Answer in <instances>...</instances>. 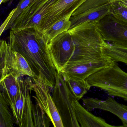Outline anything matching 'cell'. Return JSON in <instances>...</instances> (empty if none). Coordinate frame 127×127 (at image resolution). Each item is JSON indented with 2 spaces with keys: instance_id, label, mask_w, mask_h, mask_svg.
I'll return each instance as SVG.
<instances>
[{
  "instance_id": "obj_1",
  "label": "cell",
  "mask_w": 127,
  "mask_h": 127,
  "mask_svg": "<svg viewBox=\"0 0 127 127\" xmlns=\"http://www.w3.org/2000/svg\"><path fill=\"white\" fill-rule=\"evenodd\" d=\"M48 43L44 33L36 28L10 31L9 44L12 50L24 57L36 78L53 88L57 71L51 57Z\"/></svg>"
},
{
  "instance_id": "obj_2",
  "label": "cell",
  "mask_w": 127,
  "mask_h": 127,
  "mask_svg": "<svg viewBox=\"0 0 127 127\" xmlns=\"http://www.w3.org/2000/svg\"><path fill=\"white\" fill-rule=\"evenodd\" d=\"M91 87L99 88L110 96L127 101V73L114 62L86 80Z\"/></svg>"
},
{
  "instance_id": "obj_3",
  "label": "cell",
  "mask_w": 127,
  "mask_h": 127,
  "mask_svg": "<svg viewBox=\"0 0 127 127\" xmlns=\"http://www.w3.org/2000/svg\"><path fill=\"white\" fill-rule=\"evenodd\" d=\"M52 97L64 127H81L72 104L76 99L68 87L61 72L57 71Z\"/></svg>"
},
{
  "instance_id": "obj_4",
  "label": "cell",
  "mask_w": 127,
  "mask_h": 127,
  "mask_svg": "<svg viewBox=\"0 0 127 127\" xmlns=\"http://www.w3.org/2000/svg\"><path fill=\"white\" fill-rule=\"evenodd\" d=\"M33 83L30 77L24 79L23 85L13 107L11 109L15 123L20 127H33V103L31 97Z\"/></svg>"
},
{
  "instance_id": "obj_5",
  "label": "cell",
  "mask_w": 127,
  "mask_h": 127,
  "mask_svg": "<svg viewBox=\"0 0 127 127\" xmlns=\"http://www.w3.org/2000/svg\"><path fill=\"white\" fill-rule=\"evenodd\" d=\"M48 48L57 71L62 72L74 51V44L69 31H64L54 38L48 43Z\"/></svg>"
},
{
  "instance_id": "obj_6",
  "label": "cell",
  "mask_w": 127,
  "mask_h": 127,
  "mask_svg": "<svg viewBox=\"0 0 127 127\" xmlns=\"http://www.w3.org/2000/svg\"><path fill=\"white\" fill-rule=\"evenodd\" d=\"M58 0H35L25 8L13 22L10 30L35 27L39 25L47 10Z\"/></svg>"
},
{
  "instance_id": "obj_7",
  "label": "cell",
  "mask_w": 127,
  "mask_h": 127,
  "mask_svg": "<svg viewBox=\"0 0 127 127\" xmlns=\"http://www.w3.org/2000/svg\"><path fill=\"white\" fill-rule=\"evenodd\" d=\"M97 28L104 40L127 48V24L108 15L97 22Z\"/></svg>"
},
{
  "instance_id": "obj_8",
  "label": "cell",
  "mask_w": 127,
  "mask_h": 127,
  "mask_svg": "<svg viewBox=\"0 0 127 127\" xmlns=\"http://www.w3.org/2000/svg\"><path fill=\"white\" fill-rule=\"evenodd\" d=\"M31 78L33 83L32 91L35 94L32 97L35 100L36 103L47 115L54 127H64L61 118L51 95L50 87L36 78Z\"/></svg>"
},
{
  "instance_id": "obj_9",
  "label": "cell",
  "mask_w": 127,
  "mask_h": 127,
  "mask_svg": "<svg viewBox=\"0 0 127 127\" xmlns=\"http://www.w3.org/2000/svg\"><path fill=\"white\" fill-rule=\"evenodd\" d=\"M86 0H58L47 10L41 21L38 30L43 32L59 20L71 16Z\"/></svg>"
},
{
  "instance_id": "obj_10",
  "label": "cell",
  "mask_w": 127,
  "mask_h": 127,
  "mask_svg": "<svg viewBox=\"0 0 127 127\" xmlns=\"http://www.w3.org/2000/svg\"><path fill=\"white\" fill-rule=\"evenodd\" d=\"M111 2L82 9L77 8L70 16L69 30L86 22H98L105 16L111 15Z\"/></svg>"
},
{
  "instance_id": "obj_11",
  "label": "cell",
  "mask_w": 127,
  "mask_h": 127,
  "mask_svg": "<svg viewBox=\"0 0 127 127\" xmlns=\"http://www.w3.org/2000/svg\"><path fill=\"white\" fill-rule=\"evenodd\" d=\"M83 106L87 110L95 109L109 112L118 117L122 122L121 127H127V106L117 102L114 98L109 97L104 100L97 98H83Z\"/></svg>"
},
{
  "instance_id": "obj_12",
  "label": "cell",
  "mask_w": 127,
  "mask_h": 127,
  "mask_svg": "<svg viewBox=\"0 0 127 127\" xmlns=\"http://www.w3.org/2000/svg\"><path fill=\"white\" fill-rule=\"evenodd\" d=\"M15 51L5 40H0V81L5 77L14 74L22 77L18 70Z\"/></svg>"
},
{
  "instance_id": "obj_13",
  "label": "cell",
  "mask_w": 127,
  "mask_h": 127,
  "mask_svg": "<svg viewBox=\"0 0 127 127\" xmlns=\"http://www.w3.org/2000/svg\"><path fill=\"white\" fill-rule=\"evenodd\" d=\"M24 81L22 77L10 74L0 81V92L10 109L16 101Z\"/></svg>"
},
{
  "instance_id": "obj_14",
  "label": "cell",
  "mask_w": 127,
  "mask_h": 127,
  "mask_svg": "<svg viewBox=\"0 0 127 127\" xmlns=\"http://www.w3.org/2000/svg\"><path fill=\"white\" fill-rule=\"evenodd\" d=\"M113 62H96L80 64L64 69L61 73L64 78L86 80L93 74L110 65Z\"/></svg>"
},
{
  "instance_id": "obj_15",
  "label": "cell",
  "mask_w": 127,
  "mask_h": 127,
  "mask_svg": "<svg viewBox=\"0 0 127 127\" xmlns=\"http://www.w3.org/2000/svg\"><path fill=\"white\" fill-rule=\"evenodd\" d=\"M78 122L82 127H113L107 124L104 119L93 115L82 106L76 99L72 104Z\"/></svg>"
},
{
  "instance_id": "obj_16",
  "label": "cell",
  "mask_w": 127,
  "mask_h": 127,
  "mask_svg": "<svg viewBox=\"0 0 127 127\" xmlns=\"http://www.w3.org/2000/svg\"><path fill=\"white\" fill-rule=\"evenodd\" d=\"M103 50L105 55L113 61L127 65V48L106 42Z\"/></svg>"
},
{
  "instance_id": "obj_17",
  "label": "cell",
  "mask_w": 127,
  "mask_h": 127,
  "mask_svg": "<svg viewBox=\"0 0 127 127\" xmlns=\"http://www.w3.org/2000/svg\"><path fill=\"white\" fill-rule=\"evenodd\" d=\"M64 79L69 90L78 101L83 98L91 87L86 80H75L69 78Z\"/></svg>"
},
{
  "instance_id": "obj_18",
  "label": "cell",
  "mask_w": 127,
  "mask_h": 127,
  "mask_svg": "<svg viewBox=\"0 0 127 127\" xmlns=\"http://www.w3.org/2000/svg\"><path fill=\"white\" fill-rule=\"evenodd\" d=\"M70 16H67L59 20L42 32L47 37L49 42L59 34L70 29L71 25Z\"/></svg>"
},
{
  "instance_id": "obj_19",
  "label": "cell",
  "mask_w": 127,
  "mask_h": 127,
  "mask_svg": "<svg viewBox=\"0 0 127 127\" xmlns=\"http://www.w3.org/2000/svg\"><path fill=\"white\" fill-rule=\"evenodd\" d=\"M110 15L116 20L127 24V2L126 0H114L112 1Z\"/></svg>"
},
{
  "instance_id": "obj_20",
  "label": "cell",
  "mask_w": 127,
  "mask_h": 127,
  "mask_svg": "<svg viewBox=\"0 0 127 127\" xmlns=\"http://www.w3.org/2000/svg\"><path fill=\"white\" fill-rule=\"evenodd\" d=\"M9 105L0 92V127H13L15 122Z\"/></svg>"
},
{
  "instance_id": "obj_21",
  "label": "cell",
  "mask_w": 127,
  "mask_h": 127,
  "mask_svg": "<svg viewBox=\"0 0 127 127\" xmlns=\"http://www.w3.org/2000/svg\"><path fill=\"white\" fill-rule=\"evenodd\" d=\"M32 119L33 127H48L50 126L51 121L49 117L37 104H32Z\"/></svg>"
},
{
  "instance_id": "obj_22",
  "label": "cell",
  "mask_w": 127,
  "mask_h": 127,
  "mask_svg": "<svg viewBox=\"0 0 127 127\" xmlns=\"http://www.w3.org/2000/svg\"><path fill=\"white\" fill-rule=\"evenodd\" d=\"M35 0H19L18 3L16 7L15 8V10L14 12V14L7 25L5 28V30L10 29L13 22L18 16L19 15L26 7Z\"/></svg>"
},
{
  "instance_id": "obj_23",
  "label": "cell",
  "mask_w": 127,
  "mask_h": 127,
  "mask_svg": "<svg viewBox=\"0 0 127 127\" xmlns=\"http://www.w3.org/2000/svg\"><path fill=\"white\" fill-rule=\"evenodd\" d=\"M15 10V9L14 8L10 12L8 16L6 18V19L4 20V21L2 23L1 25L0 26V37L1 35L3 32L4 30H5V28H6L7 25L8 24L9 22L10 21L13 15L14 14Z\"/></svg>"
},
{
  "instance_id": "obj_24",
  "label": "cell",
  "mask_w": 127,
  "mask_h": 127,
  "mask_svg": "<svg viewBox=\"0 0 127 127\" xmlns=\"http://www.w3.org/2000/svg\"><path fill=\"white\" fill-rule=\"evenodd\" d=\"M114 0H86V3L92 6L100 5L106 3L112 2Z\"/></svg>"
},
{
  "instance_id": "obj_25",
  "label": "cell",
  "mask_w": 127,
  "mask_h": 127,
  "mask_svg": "<svg viewBox=\"0 0 127 127\" xmlns=\"http://www.w3.org/2000/svg\"><path fill=\"white\" fill-rule=\"evenodd\" d=\"M13 0H3V3H6V2H10Z\"/></svg>"
},
{
  "instance_id": "obj_26",
  "label": "cell",
  "mask_w": 127,
  "mask_h": 127,
  "mask_svg": "<svg viewBox=\"0 0 127 127\" xmlns=\"http://www.w3.org/2000/svg\"><path fill=\"white\" fill-rule=\"evenodd\" d=\"M3 0H0V5L1 4V3H3Z\"/></svg>"
},
{
  "instance_id": "obj_27",
  "label": "cell",
  "mask_w": 127,
  "mask_h": 127,
  "mask_svg": "<svg viewBox=\"0 0 127 127\" xmlns=\"http://www.w3.org/2000/svg\"><path fill=\"white\" fill-rule=\"evenodd\" d=\"M126 0V1H127V0Z\"/></svg>"
}]
</instances>
